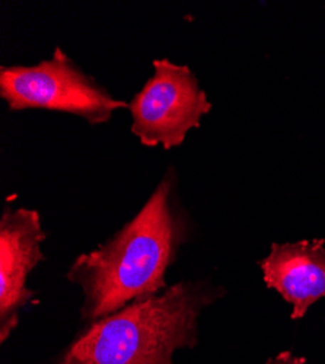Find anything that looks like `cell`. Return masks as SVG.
Returning <instances> with one entry per match:
<instances>
[{
    "label": "cell",
    "instance_id": "obj_1",
    "mask_svg": "<svg viewBox=\"0 0 325 364\" xmlns=\"http://www.w3.org/2000/svg\"><path fill=\"white\" fill-rule=\"evenodd\" d=\"M186 236L171 169L133 220L98 250L79 255L69 268L68 280L85 296L82 319L92 323L133 301L158 296Z\"/></svg>",
    "mask_w": 325,
    "mask_h": 364
},
{
    "label": "cell",
    "instance_id": "obj_2",
    "mask_svg": "<svg viewBox=\"0 0 325 364\" xmlns=\"http://www.w3.org/2000/svg\"><path fill=\"white\" fill-rule=\"evenodd\" d=\"M225 290L181 282L90 323L58 364H174L176 350L197 344L198 318Z\"/></svg>",
    "mask_w": 325,
    "mask_h": 364
},
{
    "label": "cell",
    "instance_id": "obj_3",
    "mask_svg": "<svg viewBox=\"0 0 325 364\" xmlns=\"http://www.w3.org/2000/svg\"><path fill=\"white\" fill-rule=\"evenodd\" d=\"M0 98L11 111L48 109L75 114L87 123L104 124L117 109L129 108L92 76L82 72L60 47L36 66L0 69Z\"/></svg>",
    "mask_w": 325,
    "mask_h": 364
},
{
    "label": "cell",
    "instance_id": "obj_4",
    "mask_svg": "<svg viewBox=\"0 0 325 364\" xmlns=\"http://www.w3.org/2000/svg\"><path fill=\"white\" fill-rule=\"evenodd\" d=\"M155 72L129 104L132 133L142 144L169 150L181 146L187 133L200 127L212 104L188 66L155 60Z\"/></svg>",
    "mask_w": 325,
    "mask_h": 364
},
{
    "label": "cell",
    "instance_id": "obj_5",
    "mask_svg": "<svg viewBox=\"0 0 325 364\" xmlns=\"http://www.w3.org/2000/svg\"><path fill=\"white\" fill-rule=\"evenodd\" d=\"M46 233L36 210L8 207L0 219V341L5 343L19 322V312L36 296L26 277L46 257Z\"/></svg>",
    "mask_w": 325,
    "mask_h": 364
},
{
    "label": "cell",
    "instance_id": "obj_6",
    "mask_svg": "<svg viewBox=\"0 0 325 364\" xmlns=\"http://www.w3.org/2000/svg\"><path fill=\"white\" fill-rule=\"evenodd\" d=\"M258 264L265 286L293 306L292 319H302L315 301L325 299V239L273 244Z\"/></svg>",
    "mask_w": 325,
    "mask_h": 364
},
{
    "label": "cell",
    "instance_id": "obj_7",
    "mask_svg": "<svg viewBox=\"0 0 325 364\" xmlns=\"http://www.w3.org/2000/svg\"><path fill=\"white\" fill-rule=\"evenodd\" d=\"M265 364H307L305 358L298 357V355H293L289 351L280 353L277 354L275 358H270L265 361Z\"/></svg>",
    "mask_w": 325,
    "mask_h": 364
}]
</instances>
